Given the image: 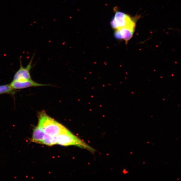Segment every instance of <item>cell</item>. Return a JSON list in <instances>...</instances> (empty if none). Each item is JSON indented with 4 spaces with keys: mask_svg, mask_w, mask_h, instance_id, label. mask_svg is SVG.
I'll return each mask as SVG.
<instances>
[{
    "mask_svg": "<svg viewBox=\"0 0 181 181\" xmlns=\"http://www.w3.org/2000/svg\"><path fill=\"white\" fill-rule=\"evenodd\" d=\"M38 123L42 127L46 134L56 136L62 133H68L67 128L49 116L44 110L38 112Z\"/></svg>",
    "mask_w": 181,
    "mask_h": 181,
    "instance_id": "1",
    "label": "cell"
},
{
    "mask_svg": "<svg viewBox=\"0 0 181 181\" xmlns=\"http://www.w3.org/2000/svg\"><path fill=\"white\" fill-rule=\"evenodd\" d=\"M115 15L110 22V25L115 30L125 27L136 28V24L140 16L136 15L133 17L120 11L115 7L114 9Z\"/></svg>",
    "mask_w": 181,
    "mask_h": 181,
    "instance_id": "2",
    "label": "cell"
},
{
    "mask_svg": "<svg viewBox=\"0 0 181 181\" xmlns=\"http://www.w3.org/2000/svg\"><path fill=\"white\" fill-rule=\"evenodd\" d=\"M57 144L64 146H75L85 149L94 154L96 150L74 135L70 131L55 136Z\"/></svg>",
    "mask_w": 181,
    "mask_h": 181,
    "instance_id": "3",
    "label": "cell"
},
{
    "mask_svg": "<svg viewBox=\"0 0 181 181\" xmlns=\"http://www.w3.org/2000/svg\"><path fill=\"white\" fill-rule=\"evenodd\" d=\"M33 55L31 59L26 68L23 67L22 65V60H20V66L19 70L16 72L14 75L13 80L22 81V80H31L30 71L32 68V63L34 57Z\"/></svg>",
    "mask_w": 181,
    "mask_h": 181,
    "instance_id": "4",
    "label": "cell"
},
{
    "mask_svg": "<svg viewBox=\"0 0 181 181\" xmlns=\"http://www.w3.org/2000/svg\"><path fill=\"white\" fill-rule=\"evenodd\" d=\"M13 89H21L32 87H42V86H54L51 84H42L36 82L32 79L28 80L16 81L13 80L10 84Z\"/></svg>",
    "mask_w": 181,
    "mask_h": 181,
    "instance_id": "5",
    "label": "cell"
},
{
    "mask_svg": "<svg viewBox=\"0 0 181 181\" xmlns=\"http://www.w3.org/2000/svg\"><path fill=\"white\" fill-rule=\"evenodd\" d=\"M135 29L130 27H125L115 30L114 37L118 40H124L127 44L132 38L135 31Z\"/></svg>",
    "mask_w": 181,
    "mask_h": 181,
    "instance_id": "6",
    "label": "cell"
},
{
    "mask_svg": "<svg viewBox=\"0 0 181 181\" xmlns=\"http://www.w3.org/2000/svg\"><path fill=\"white\" fill-rule=\"evenodd\" d=\"M45 133L40 125L37 124L33 129L32 137L30 141L38 144H43V141Z\"/></svg>",
    "mask_w": 181,
    "mask_h": 181,
    "instance_id": "7",
    "label": "cell"
},
{
    "mask_svg": "<svg viewBox=\"0 0 181 181\" xmlns=\"http://www.w3.org/2000/svg\"><path fill=\"white\" fill-rule=\"evenodd\" d=\"M48 146H52L57 144L55 136H52L46 134L44 136L43 144Z\"/></svg>",
    "mask_w": 181,
    "mask_h": 181,
    "instance_id": "8",
    "label": "cell"
},
{
    "mask_svg": "<svg viewBox=\"0 0 181 181\" xmlns=\"http://www.w3.org/2000/svg\"><path fill=\"white\" fill-rule=\"evenodd\" d=\"M16 91L13 89L10 84H6L0 85V94H10L14 95Z\"/></svg>",
    "mask_w": 181,
    "mask_h": 181,
    "instance_id": "9",
    "label": "cell"
}]
</instances>
